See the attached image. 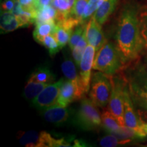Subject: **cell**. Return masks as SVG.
<instances>
[{"label": "cell", "instance_id": "8fae6325", "mask_svg": "<svg viewBox=\"0 0 147 147\" xmlns=\"http://www.w3.org/2000/svg\"><path fill=\"white\" fill-rule=\"evenodd\" d=\"M42 111L44 119L47 122L56 125L65 123L69 117V111L67 107H64L57 104H55Z\"/></svg>", "mask_w": 147, "mask_h": 147}, {"label": "cell", "instance_id": "cb8c5ba5", "mask_svg": "<svg viewBox=\"0 0 147 147\" xmlns=\"http://www.w3.org/2000/svg\"><path fill=\"white\" fill-rule=\"evenodd\" d=\"M131 140L130 139H124L115 134H110L100 138L99 143L100 146L103 147H115L119 145L127 144L131 142Z\"/></svg>", "mask_w": 147, "mask_h": 147}, {"label": "cell", "instance_id": "d6a6232c", "mask_svg": "<svg viewBox=\"0 0 147 147\" xmlns=\"http://www.w3.org/2000/svg\"><path fill=\"white\" fill-rule=\"evenodd\" d=\"M67 1H68V2L70 3L71 5H74V3H75V1H76V0H67Z\"/></svg>", "mask_w": 147, "mask_h": 147}, {"label": "cell", "instance_id": "f1b7e54d", "mask_svg": "<svg viewBox=\"0 0 147 147\" xmlns=\"http://www.w3.org/2000/svg\"><path fill=\"white\" fill-rule=\"evenodd\" d=\"M140 31L145 48H147V6L140 11Z\"/></svg>", "mask_w": 147, "mask_h": 147}, {"label": "cell", "instance_id": "ba28073f", "mask_svg": "<svg viewBox=\"0 0 147 147\" xmlns=\"http://www.w3.org/2000/svg\"><path fill=\"white\" fill-rule=\"evenodd\" d=\"M63 81L64 79L61 78L58 81L48 84L39 95L32 101L33 105L38 109L43 110L56 104Z\"/></svg>", "mask_w": 147, "mask_h": 147}, {"label": "cell", "instance_id": "4dcf8cb0", "mask_svg": "<svg viewBox=\"0 0 147 147\" xmlns=\"http://www.w3.org/2000/svg\"><path fill=\"white\" fill-rule=\"evenodd\" d=\"M16 3V0H4L1 3V10L3 12H12Z\"/></svg>", "mask_w": 147, "mask_h": 147}, {"label": "cell", "instance_id": "44dd1931", "mask_svg": "<svg viewBox=\"0 0 147 147\" xmlns=\"http://www.w3.org/2000/svg\"><path fill=\"white\" fill-rule=\"evenodd\" d=\"M54 76L47 67H39L36 69L29 77V80L42 83L50 84L54 81Z\"/></svg>", "mask_w": 147, "mask_h": 147}, {"label": "cell", "instance_id": "1f68e13d", "mask_svg": "<svg viewBox=\"0 0 147 147\" xmlns=\"http://www.w3.org/2000/svg\"><path fill=\"white\" fill-rule=\"evenodd\" d=\"M142 129L143 131H144V133L145 134V135H146V136H147V123H143L142 125Z\"/></svg>", "mask_w": 147, "mask_h": 147}, {"label": "cell", "instance_id": "ffe728a7", "mask_svg": "<svg viewBox=\"0 0 147 147\" xmlns=\"http://www.w3.org/2000/svg\"><path fill=\"white\" fill-rule=\"evenodd\" d=\"M49 84L29 80L24 89V96L27 100L32 101Z\"/></svg>", "mask_w": 147, "mask_h": 147}, {"label": "cell", "instance_id": "83f0119b", "mask_svg": "<svg viewBox=\"0 0 147 147\" xmlns=\"http://www.w3.org/2000/svg\"><path fill=\"white\" fill-rule=\"evenodd\" d=\"M105 1L106 0H89L82 17V23H87V21H89V18L93 15L97 8Z\"/></svg>", "mask_w": 147, "mask_h": 147}, {"label": "cell", "instance_id": "ac0fdd59", "mask_svg": "<svg viewBox=\"0 0 147 147\" xmlns=\"http://www.w3.org/2000/svg\"><path fill=\"white\" fill-rule=\"evenodd\" d=\"M58 16L57 10L52 4L42 6L38 9L35 23L51 21L56 23Z\"/></svg>", "mask_w": 147, "mask_h": 147}, {"label": "cell", "instance_id": "6da1fadb", "mask_svg": "<svg viewBox=\"0 0 147 147\" xmlns=\"http://www.w3.org/2000/svg\"><path fill=\"white\" fill-rule=\"evenodd\" d=\"M140 8L134 1L123 6L116 29L115 40L125 63L136 59L144 48L140 22Z\"/></svg>", "mask_w": 147, "mask_h": 147}, {"label": "cell", "instance_id": "52a82bcc", "mask_svg": "<svg viewBox=\"0 0 147 147\" xmlns=\"http://www.w3.org/2000/svg\"><path fill=\"white\" fill-rule=\"evenodd\" d=\"M128 87H125L124 93V119L126 127L134 130L139 138L146 137L142 129L143 121L136 113Z\"/></svg>", "mask_w": 147, "mask_h": 147}, {"label": "cell", "instance_id": "603a6c76", "mask_svg": "<svg viewBox=\"0 0 147 147\" xmlns=\"http://www.w3.org/2000/svg\"><path fill=\"white\" fill-rule=\"evenodd\" d=\"M88 2L89 0H76L70 14L67 16L72 18L78 24L82 23V17Z\"/></svg>", "mask_w": 147, "mask_h": 147}, {"label": "cell", "instance_id": "7402d4cb", "mask_svg": "<svg viewBox=\"0 0 147 147\" xmlns=\"http://www.w3.org/2000/svg\"><path fill=\"white\" fill-rule=\"evenodd\" d=\"M19 142L23 146L27 147H39L40 132L29 131L19 134Z\"/></svg>", "mask_w": 147, "mask_h": 147}, {"label": "cell", "instance_id": "7c38bea8", "mask_svg": "<svg viewBox=\"0 0 147 147\" xmlns=\"http://www.w3.org/2000/svg\"><path fill=\"white\" fill-rule=\"evenodd\" d=\"M80 99H82V97L79 94L76 85L67 79L64 80L61 87L59 95L56 104L67 107L74 101Z\"/></svg>", "mask_w": 147, "mask_h": 147}, {"label": "cell", "instance_id": "277c9868", "mask_svg": "<svg viewBox=\"0 0 147 147\" xmlns=\"http://www.w3.org/2000/svg\"><path fill=\"white\" fill-rule=\"evenodd\" d=\"M127 87L132 100L147 111V71L142 66L131 71L127 78Z\"/></svg>", "mask_w": 147, "mask_h": 147}, {"label": "cell", "instance_id": "5b68a950", "mask_svg": "<svg viewBox=\"0 0 147 147\" xmlns=\"http://www.w3.org/2000/svg\"><path fill=\"white\" fill-rule=\"evenodd\" d=\"M97 106L91 98L83 97L75 116V123L83 130H93L102 126V118Z\"/></svg>", "mask_w": 147, "mask_h": 147}, {"label": "cell", "instance_id": "e0dca14e", "mask_svg": "<svg viewBox=\"0 0 147 147\" xmlns=\"http://www.w3.org/2000/svg\"><path fill=\"white\" fill-rule=\"evenodd\" d=\"M102 126L108 133L113 134H118L121 131L122 127L119 123L116 117L109 110H104L102 115Z\"/></svg>", "mask_w": 147, "mask_h": 147}, {"label": "cell", "instance_id": "4fadbf2b", "mask_svg": "<svg viewBox=\"0 0 147 147\" xmlns=\"http://www.w3.org/2000/svg\"><path fill=\"white\" fill-rule=\"evenodd\" d=\"M76 63H74L72 59L69 57H65L61 63V70L64 76L67 80L72 82L76 85L80 97H83L85 93L82 87V84L80 75L78 74L76 67Z\"/></svg>", "mask_w": 147, "mask_h": 147}, {"label": "cell", "instance_id": "484cf974", "mask_svg": "<svg viewBox=\"0 0 147 147\" xmlns=\"http://www.w3.org/2000/svg\"><path fill=\"white\" fill-rule=\"evenodd\" d=\"M41 45L47 49L51 57L56 55L61 49L59 45L53 34L46 36L42 40Z\"/></svg>", "mask_w": 147, "mask_h": 147}, {"label": "cell", "instance_id": "30bf717a", "mask_svg": "<svg viewBox=\"0 0 147 147\" xmlns=\"http://www.w3.org/2000/svg\"><path fill=\"white\" fill-rule=\"evenodd\" d=\"M85 34L88 44L93 46L96 51L107 42L103 32L102 25H100L93 16L87 23Z\"/></svg>", "mask_w": 147, "mask_h": 147}, {"label": "cell", "instance_id": "d6986e66", "mask_svg": "<svg viewBox=\"0 0 147 147\" xmlns=\"http://www.w3.org/2000/svg\"><path fill=\"white\" fill-rule=\"evenodd\" d=\"M74 29L69 28L60 23H56V27L53 35L58 42L61 49L69 43Z\"/></svg>", "mask_w": 147, "mask_h": 147}, {"label": "cell", "instance_id": "9a60e30c", "mask_svg": "<svg viewBox=\"0 0 147 147\" xmlns=\"http://www.w3.org/2000/svg\"><path fill=\"white\" fill-rule=\"evenodd\" d=\"M119 3V0H106L97 8L93 16L100 25H104L114 11Z\"/></svg>", "mask_w": 147, "mask_h": 147}, {"label": "cell", "instance_id": "2e32d148", "mask_svg": "<svg viewBox=\"0 0 147 147\" xmlns=\"http://www.w3.org/2000/svg\"><path fill=\"white\" fill-rule=\"evenodd\" d=\"M56 27L55 22H42L36 23V27L33 33L34 40L41 45L42 40L46 36L54 34Z\"/></svg>", "mask_w": 147, "mask_h": 147}, {"label": "cell", "instance_id": "4316f807", "mask_svg": "<svg viewBox=\"0 0 147 147\" xmlns=\"http://www.w3.org/2000/svg\"><path fill=\"white\" fill-rule=\"evenodd\" d=\"M86 27H87V23H82L77 25L74 29L68 43L69 47L71 50H72L74 48L76 47V45L82 38V36L84 34Z\"/></svg>", "mask_w": 147, "mask_h": 147}, {"label": "cell", "instance_id": "7a4b0ae2", "mask_svg": "<svg viewBox=\"0 0 147 147\" xmlns=\"http://www.w3.org/2000/svg\"><path fill=\"white\" fill-rule=\"evenodd\" d=\"M125 62L116 44L108 41L96 51L93 69L114 76L123 67Z\"/></svg>", "mask_w": 147, "mask_h": 147}, {"label": "cell", "instance_id": "9c48e42d", "mask_svg": "<svg viewBox=\"0 0 147 147\" xmlns=\"http://www.w3.org/2000/svg\"><path fill=\"white\" fill-rule=\"evenodd\" d=\"M95 53H96V50L95 48L93 46L88 45L79 65L80 67L79 75L81 79L82 87L85 93H88L90 89L92 76L91 70L93 69Z\"/></svg>", "mask_w": 147, "mask_h": 147}, {"label": "cell", "instance_id": "3957f363", "mask_svg": "<svg viewBox=\"0 0 147 147\" xmlns=\"http://www.w3.org/2000/svg\"><path fill=\"white\" fill-rule=\"evenodd\" d=\"M111 76L99 71L92 74L89 97L97 107L105 108L108 105L113 89Z\"/></svg>", "mask_w": 147, "mask_h": 147}, {"label": "cell", "instance_id": "8992f818", "mask_svg": "<svg viewBox=\"0 0 147 147\" xmlns=\"http://www.w3.org/2000/svg\"><path fill=\"white\" fill-rule=\"evenodd\" d=\"M117 76H111L112 93L108 103V110L117 118L121 127H125L124 119V93L127 82Z\"/></svg>", "mask_w": 147, "mask_h": 147}, {"label": "cell", "instance_id": "d4e9b609", "mask_svg": "<svg viewBox=\"0 0 147 147\" xmlns=\"http://www.w3.org/2000/svg\"><path fill=\"white\" fill-rule=\"evenodd\" d=\"M88 45L89 44H88L87 38H86V34L84 33V34L82 36V38L78 42V43L71 50V54H72L74 61L75 63L78 67H79L80 61L82 59V56H83L84 53Z\"/></svg>", "mask_w": 147, "mask_h": 147}, {"label": "cell", "instance_id": "f546056e", "mask_svg": "<svg viewBox=\"0 0 147 147\" xmlns=\"http://www.w3.org/2000/svg\"><path fill=\"white\" fill-rule=\"evenodd\" d=\"M25 9L32 10H38V0H18Z\"/></svg>", "mask_w": 147, "mask_h": 147}, {"label": "cell", "instance_id": "5bb4252c", "mask_svg": "<svg viewBox=\"0 0 147 147\" xmlns=\"http://www.w3.org/2000/svg\"><path fill=\"white\" fill-rule=\"evenodd\" d=\"M29 24L21 18L14 15L12 12H3L1 15V33L5 34L16 30L18 28L29 26Z\"/></svg>", "mask_w": 147, "mask_h": 147}]
</instances>
